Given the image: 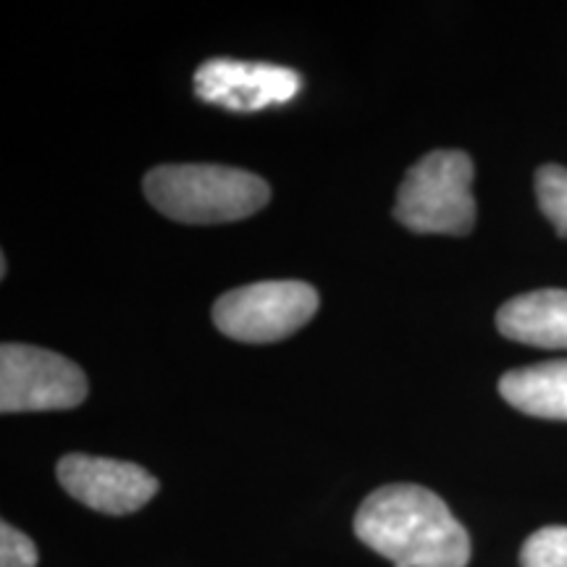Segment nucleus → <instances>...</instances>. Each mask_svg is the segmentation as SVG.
<instances>
[{
    "label": "nucleus",
    "instance_id": "obj_11",
    "mask_svg": "<svg viewBox=\"0 0 567 567\" xmlns=\"http://www.w3.org/2000/svg\"><path fill=\"white\" fill-rule=\"evenodd\" d=\"M520 567H567V526L538 528L520 549Z\"/></svg>",
    "mask_w": 567,
    "mask_h": 567
},
{
    "label": "nucleus",
    "instance_id": "obj_1",
    "mask_svg": "<svg viewBox=\"0 0 567 567\" xmlns=\"http://www.w3.org/2000/svg\"><path fill=\"white\" fill-rule=\"evenodd\" d=\"M354 536L394 567H465L471 536L442 496L415 484L375 488L354 515Z\"/></svg>",
    "mask_w": 567,
    "mask_h": 567
},
{
    "label": "nucleus",
    "instance_id": "obj_4",
    "mask_svg": "<svg viewBox=\"0 0 567 567\" xmlns=\"http://www.w3.org/2000/svg\"><path fill=\"white\" fill-rule=\"evenodd\" d=\"M318 310V292L305 281H258L231 289L213 305L221 334L247 344H268L300 331Z\"/></svg>",
    "mask_w": 567,
    "mask_h": 567
},
{
    "label": "nucleus",
    "instance_id": "obj_5",
    "mask_svg": "<svg viewBox=\"0 0 567 567\" xmlns=\"http://www.w3.org/2000/svg\"><path fill=\"white\" fill-rule=\"evenodd\" d=\"M87 379L59 352L30 344L0 347V413H42L82 405Z\"/></svg>",
    "mask_w": 567,
    "mask_h": 567
},
{
    "label": "nucleus",
    "instance_id": "obj_3",
    "mask_svg": "<svg viewBox=\"0 0 567 567\" xmlns=\"http://www.w3.org/2000/svg\"><path fill=\"white\" fill-rule=\"evenodd\" d=\"M471 155L463 151H434L410 168L396 193L394 218L417 234L465 237L476 226Z\"/></svg>",
    "mask_w": 567,
    "mask_h": 567
},
{
    "label": "nucleus",
    "instance_id": "obj_9",
    "mask_svg": "<svg viewBox=\"0 0 567 567\" xmlns=\"http://www.w3.org/2000/svg\"><path fill=\"white\" fill-rule=\"evenodd\" d=\"M499 394L520 413L547 421H567V360L507 371Z\"/></svg>",
    "mask_w": 567,
    "mask_h": 567
},
{
    "label": "nucleus",
    "instance_id": "obj_2",
    "mask_svg": "<svg viewBox=\"0 0 567 567\" xmlns=\"http://www.w3.org/2000/svg\"><path fill=\"white\" fill-rule=\"evenodd\" d=\"M147 200L179 224H231L266 208L271 189L250 172L210 163L158 166L142 182Z\"/></svg>",
    "mask_w": 567,
    "mask_h": 567
},
{
    "label": "nucleus",
    "instance_id": "obj_8",
    "mask_svg": "<svg viewBox=\"0 0 567 567\" xmlns=\"http://www.w3.org/2000/svg\"><path fill=\"white\" fill-rule=\"evenodd\" d=\"M496 329L513 342L567 350V289H536L513 297L496 313Z\"/></svg>",
    "mask_w": 567,
    "mask_h": 567
},
{
    "label": "nucleus",
    "instance_id": "obj_7",
    "mask_svg": "<svg viewBox=\"0 0 567 567\" xmlns=\"http://www.w3.org/2000/svg\"><path fill=\"white\" fill-rule=\"evenodd\" d=\"M300 90L302 76L274 63L213 59L205 61L195 74V92L200 101L237 113L284 105L295 101Z\"/></svg>",
    "mask_w": 567,
    "mask_h": 567
},
{
    "label": "nucleus",
    "instance_id": "obj_6",
    "mask_svg": "<svg viewBox=\"0 0 567 567\" xmlns=\"http://www.w3.org/2000/svg\"><path fill=\"white\" fill-rule=\"evenodd\" d=\"M55 473H59V484L76 502L103 515L137 513L158 494V478L151 476L145 467L124 463V460L74 452V455L61 457Z\"/></svg>",
    "mask_w": 567,
    "mask_h": 567
},
{
    "label": "nucleus",
    "instance_id": "obj_12",
    "mask_svg": "<svg viewBox=\"0 0 567 567\" xmlns=\"http://www.w3.org/2000/svg\"><path fill=\"white\" fill-rule=\"evenodd\" d=\"M0 567H38V547L11 523H0Z\"/></svg>",
    "mask_w": 567,
    "mask_h": 567
},
{
    "label": "nucleus",
    "instance_id": "obj_10",
    "mask_svg": "<svg viewBox=\"0 0 567 567\" xmlns=\"http://www.w3.org/2000/svg\"><path fill=\"white\" fill-rule=\"evenodd\" d=\"M538 208L549 218L559 237L567 239V168L549 163L536 174Z\"/></svg>",
    "mask_w": 567,
    "mask_h": 567
}]
</instances>
